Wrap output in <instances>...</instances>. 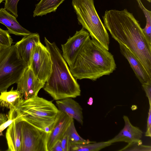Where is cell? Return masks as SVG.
Returning a JSON list of instances; mask_svg holds the SVG:
<instances>
[{"label": "cell", "mask_w": 151, "mask_h": 151, "mask_svg": "<svg viewBox=\"0 0 151 151\" xmlns=\"http://www.w3.org/2000/svg\"><path fill=\"white\" fill-rule=\"evenodd\" d=\"M52 65L49 51L40 42L32 51L29 67L35 76L45 83L51 72Z\"/></svg>", "instance_id": "cell-8"}, {"label": "cell", "mask_w": 151, "mask_h": 151, "mask_svg": "<svg viewBox=\"0 0 151 151\" xmlns=\"http://www.w3.org/2000/svg\"><path fill=\"white\" fill-rule=\"evenodd\" d=\"M60 141L63 151H70L71 145L66 132L61 138Z\"/></svg>", "instance_id": "cell-27"}, {"label": "cell", "mask_w": 151, "mask_h": 151, "mask_svg": "<svg viewBox=\"0 0 151 151\" xmlns=\"http://www.w3.org/2000/svg\"><path fill=\"white\" fill-rule=\"evenodd\" d=\"M37 0L38 1V0Z\"/></svg>", "instance_id": "cell-35"}, {"label": "cell", "mask_w": 151, "mask_h": 151, "mask_svg": "<svg viewBox=\"0 0 151 151\" xmlns=\"http://www.w3.org/2000/svg\"><path fill=\"white\" fill-rule=\"evenodd\" d=\"M4 0H0V4Z\"/></svg>", "instance_id": "cell-32"}, {"label": "cell", "mask_w": 151, "mask_h": 151, "mask_svg": "<svg viewBox=\"0 0 151 151\" xmlns=\"http://www.w3.org/2000/svg\"><path fill=\"white\" fill-rule=\"evenodd\" d=\"M8 119L7 116L5 114H0V126L6 121Z\"/></svg>", "instance_id": "cell-31"}, {"label": "cell", "mask_w": 151, "mask_h": 151, "mask_svg": "<svg viewBox=\"0 0 151 151\" xmlns=\"http://www.w3.org/2000/svg\"><path fill=\"white\" fill-rule=\"evenodd\" d=\"M65 0H40L35 5L33 17L42 16L56 12L58 8Z\"/></svg>", "instance_id": "cell-18"}, {"label": "cell", "mask_w": 151, "mask_h": 151, "mask_svg": "<svg viewBox=\"0 0 151 151\" xmlns=\"http://www.w3.org/2000/svg\"><path fill=\"white\" fill-rule=\"evenodd\" d=\"M66 132L71 145L86 144L91 142L83 138L79 135L76 128L74 121L70 124Z\"/></svg>", "instance_id": "cell-21"}, {"label": "cell", "mask_w": 151, "mask_h": 151, "mask_svg": "<svg viewBox=\"0 0 151 151\" xmlns=\"http://www.w3.org/2000/svg\"><path fill=\"white\" fill-rule=\"evenodd\" d=\"M51 151H63L60 140L58 141L55 143Z\"/></svg>", "instance_id": "cell-30"}, {"label": "cell", "mask_w": 151, "mask_h": 151, "mask_svg": "<svg viewBox=\"0 0 151 151\" xmlns=\"http://www.w3.org/2000/svg\"><path fill=\"white\" fill-rule=\"evenodd\" d=\"M20 118L22 134L20 151H47L49 132L38 129Z\"/></svg>", "instance_id": "cell-7"}, {"label": "cell", "mask_w": 151, "mask_h": 151, "mask_svg": "<svg viewBox=\"0 0 151 151\" xmlns=\"http://www.w3.org/2000/svg\"><path fill=\"white\" fill-rule=\"evenodd\" d=\"M4 8L16 17L18 16L17 4L19 0H4Z\"/></svg>", "instance_id": "cell-26"}, {"label": "cell", "mask_w": 151, "mask_h": 151, "mask_svg": "<svg viewBox=\"0 0 151 151\" xmlns=\"http://www.w3.org/2000/svg\"><path fill=\"white\" fill-rule=\"evenodd\" d=\"M73 119L58 110L54 122L49 132L47 142V151L51 150L55 143L60 140Z\"/></svg>", "instance_id": "cell-11"}, {"label": "cell", "mask_w": 151, "mask_h": 151, "mask_svg": "<svg viewBox=\"0 0 151 151\" xmlns=\"http://www.w3.org/2000/svg\"><path fill=\"white\" fill-rule=\"evenodd\" d=\"M22 99L20 93L12 87L9 91L7 90L1 92L0 94V106L3 109L15 108L20 100Z\"/></svg>", "instance_id": "cell-19"}, {"label": "cell", "mask_w": 151, "mask_h": 151, "mask_svg": "<svg viewBox=\"0 0 151 151\" xmlns=\"http://www.w3.org/2000/svg\"><path fill=\"white\" fill-rule=\"evenodd\" d=\"M146 0L147 1H148V2H151V0Z\"/></svg>", "instance_id": "cell-33"}, {"label": "cell", "mask_w": 151, "mask_h": 151, "mask_svg": "<svg viewBox=\"0 0 151 151\" xmlns=\"http://www.w3.org/2000/svg\"><path fill=\"white\" fill-rule=\"evenodd\" d=\"M57 108L81 125L83 123V109L80 104L71 98L56 101Z\"/></svg>", "instance_id": "cell-15"}, {"label": "cell", "mask_w": 151, "mask_h": 151, "mask_svg": "<svg viewBox=\"0 0 151 151\" xmlns=\"http://www.w3.org/2000/svg\"><path fill=\"white\" fill-rule=\"evenodd\" d=\"M16 18L4 8L0 9V23L6 26L9 33L23 36L31 34L20 24Z\"/></svg>", "instance_id": "cell-17"}, {"label": "cell", "mask_w": 151, "mask_h": 151, "mask_svg": "<svg viewBox=\"0 0 151 151\" xmlns=\"http://www.w3.org/2000/svg\"><path fill=\"white\" fill-rule=\"evenodd\" d=\"M16 83V90L20 93L22 99L24 100L37 96L45 84L35 76L30 67L27 68Z\"/></svg>", "instance_id": "cell-10"}, {"label": "cell", "mask_w": 151, "mask_h": 151, "mask_svg": "<svg viewBox=\"0 0 151 151\" xmlns=\"http://www.w3.org/2000/svg\"><path fill=\"white\" fill-rule=\"evenodd\" d=\"M7 116L6 121L0 126V136L2 135V132L18 117L14 108L9 109Z\"/></svg>", "instance_id": "cell-25"}, {"label": "cell", "mask_w": 151, "mask_h": 151, "mask_svg": "<svg viewBox=\"0 0 151 151\" xmlns=\"http://www.w3.org/2000/svg\"><path fill=\"white\" fill-rule=\"evenodd\" d=\"M90 36L88 32L82 27L73 36H70L65 43L61 45L62 56L69 67L73 65L83 45Z\"/></svg>", "instance_id": "cell-9"}, {"label": "cell", "mask_w": 151, "mask_h": 151, "mask_svg": "<svg viewBox=\"0 0 151 151\" xmlns=\"http://www.w3.org/2000/svg\"><path fill=\"white\" fill-rule=\"evenodd\" d=\"M44 42L50 53L52 65L44 90L56 101L80 96V86L71 74L61 51L54 42H51L45 37Z\"/></svg>", "instance_id": "cell-3"}, {"label": "cell", "mask_w": 151, "mask_h": 151, "mask_svg": "<svg viewBox=\"0 0 151 151\" xmlns=\"http://www.w3.org/2000/svg\"><path fill=\"white\" fill-rule=\"evenodd\" d=\"M111 144L108 141L97 142L91 141L86 144L71 145L70 151H98Z\"/></svg>", "instance_id": "cell-20"}, {"label": "cell", "mask_w": 151, "mask_h": 151, "mask_svg": "<svg viewBox=\"0 0 151 151\" xmlns=\"http://www.w3.org/2000/svg\"><path fill=\"white\" fill-rule=\"evenodd\" d=\"M7 127L6 133L8 145L6 150L20 151L22 141L20 118L18 116Z\"/></svg>", "instance_id": "cell-14"}, {"label": "cell", "mask_w": 151, "mask_h": 151, "mask_svg": "<svg viewBox=\"0 0 151 151\" xmlns=\"http://www.w3.org/2000/svg\"><path fill=\"white\" fill-rule=\"evenodd\" d=\"M118 43L121 54L128 61L136 76L142 84L151 79L140 62L133 53L124 45Z\"/></svg>", "instance_id": "cell-16"}, {"label": "cell", "mask_w": 151, "mask_h": 151, "mask_svg": "<svg viewBox=\"0 0 151 151\" xmlns=\"http://www.w3.org/2000/svg\"><path fill=\"white\" fill-rule=\"evenodd\" d=\"M142 86L148 99L149 106H151V79L142 84Z\"/></svg>", "instance_id": "cell-28"}, {"label": "cell", "mask_w": 151, "mask_h": 151, "mask_svg": "<svg viewBox=\"0 0 151 151\" xmlns=\"http://www.w3.org/2000/svg\"><path fill=\"white\" fill-rule=\"evenodd\" d=\"M78 24L90 36L109 50V37L104 23L95 9L94 0H72Z\"/></svg>", "instance_id": "cell-5"}, {"label": "cell", "mask_w": 151, "mask_h": 151, "mask_svg": "<svg viewBox=\"0 0 151 151\" xmlns=\"http://www.w3.org/2000/svg\"><path fill=\"white\" fill-rule=\"evenodd\" d=\"M27 67L15 45L0 49V93L16 83Z\"/></svg>", "instance_id": "cell-6"}, {"label": "cell", "mask_w": 151, "mask_h": 151, "mask_svg": "<svg viewBox=\"0 0 151 151\" xmlns=\"http://www.w3.org/2000/svg\"></svg>", "instance_id": "cell-34"}, {"label": "cell", "mask_w": 151, "mask_h": 151, "mask_svg": "<svg viewBox=\"0 0 151 151\" xmlns=\"http://www.w3.org/2000/svg\"><path fill=\"white\" fill-rule=\"evenodd\" d=\"M13 41L8 31L0 28V49L10 47Z\"/></svg>", "instance_id": "cell-24"}, {"label": "cell", "mask_w": 151, "mask_h": 151, "mask_svg": "<svg viewBox=\"0 0 151 151\" xmlns=\"http://www.w3.org/2000/svg\"><path fill=\"white\" fill-rule=\"evenodd\" d=\"M40 42L39 34L37 33H32L29 35L23 36L20 40L14 45L20 56L26 63L28 67L30 65L32 51Z\"/></svg>", "instance_id": "cell-13"}, {"label": "cell", "mask_w": 151, "mask_h": 151, "mask_svg": "<svg viewBox=\"0 0 151 151\" xmlns=\"http://www.w3.org/2000/svg\"><path fill=\"white\" fill-rule=\"evenodd\" d=\"M119 151H151L150 146L142 144V140L129 143Z\"/></svg>", "instance_id": "cell-23"}, {"label": "cell", "mask_w": 151, "mask_h": 151, "mask_svg": "<svg viewBox=\"0 0 151 151\" xmlns=\"http://www.w3.org/2000/svg\"><path fill=\"white\" fill-rule=\"evenodd\" d=\"M145 136L151 137V106H150L148 116L147 119V130L145 133Z\"/></svg>", "instance_id": "cell-29"}, {"label": "cell", "mask_w": 151, "mask_h": 151, "mask_svg": "<svg viewBox=\"0 0 151 151\" xmlns=\"http://www.w3.org/2000/svg\"><path fill=\"white\" fill-rule=\"evenodd\" d=\"M123 119L124 122L123 128L112 139L108 140L112 144L118 142H124L129 143L141 140L143 132L139 127L133 126L126 116L124 115Z\"/></svg>", "instance_id": "cell-12"}, {"label": "cell", "mask_w": 151, "mask_h": 151, "mask_svg": "<svg viewBox=\"0 0 151 151\" xmlns=\"http://www.w3.org/2000/svg\"><path fill=\"white\" fill-rule=\"evenodd\" d=\"M116 68L113 55L97 41L91 39L90 36L69 68L76 79L95 81L104 76L109 75Z\"/></svg>", "instance_id": "cell-2"}, {"label": "cell", "mask_w": 151, "mask_h": 151, "mask_svg": "<svg viewBox=\"0 0 151 151\" xmlns=\"http://www.w3.org/2000/svg\"><path fill=\"white\" fill-rule=\"evenodd\" d=\"M136 1L146 19V24L145 27L143 29V31L148 42L151 45V12L145 7L141 0Z\"/></svg>", "instance_id": "cell-22"}, {"label": "cell", "mask_w": 151, "mask_h": 151, "mask_svg": "<svg viewBox=\"0 0 151 151\" xmlns=\"http://www.w3.org/2000/svg\"><path fill=\"white\" fill-rule=\"evenodd\" d=\"M102 18L112 37L133 53L151 78V45L132 13L126 9L107 10Z\"/></svg>", "instance_id": "cell-1"}, {"label": "cell", "mask_w": 151, "mask_h": 151, "mask_svg": "<svg viewBox=\"0 0 151 151\" xmlns=\"http://www.w3.org/2000/svg\"><path fill=\"white\" fill-rule=\"evenodd\" d=\"M17 116L40 129L49 132L58 112L51 101L37 96L22 99L15 107Z\"/></svg>", "instance_id": "cell-4"}]
</instances>
